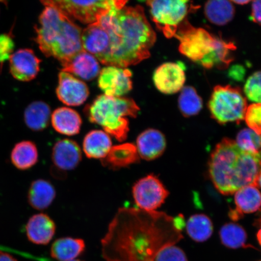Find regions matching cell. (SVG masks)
Here are the masks:
<instances>
[{"instance_id": "obj_1", "label": "cell", "mask_w": 261, "mask_h": 261, "mask_svg": "<svg viewBox=\"0 0 261 261\" xmlns=\"http://www.w3.org/2000/svg\"><path fill=\"white\" fill-rule=\"evenodd\" d=\"M185 226L180 215L120 208L101 241L102 257L106 261H154L162 248L181 239Z\"/></svg>"}, {"instance_id": "obj_2", "label": "cell", "mask_w": 261, "mask_h": 261, "mask_svg": "<svg viewBox=\"0 0 261 261\" xmlns=\"http://www.w3.org/2000/svg\"><path fill=\"white\" fill-rule=\"evenodd\" d=\"M126 3L114 1L97 21L109 36V47L98 59L107 66L126 68L140 63L150 57V49L156 41L142 6L128 7Z\"/></svg>"}, {"instance_id": "obj_3", "label": "cell", "mask_w": 261, "mask_h": 261, "mask_svg": "<svg viewBox=\"0 0 261 261\" xmlns=\"http://www.w3.org/2000/svg\"><path fill=\"white\" fill-rule=\"evenodd\" d=\"M260 171L261 151H246L228 138L215 146L208 162L210 178L223 195L233 194L247 186H255Z\"/></svg>"}, {"instance_id": "obj_4", "label": "cell", "mask_w": 261, "mask_h": 261, "mask_svg": "<svg viewBox=\"0 0 261 261\" xmlns=\"http://www.w3.org/2000/svg\"><path fill=\"white\" fill-rule=\"evenodd\" d=\"M35 28V40L45 57L61 63L83 50L82 30L70 18L56 8L44 5Z\"/></svg>"}, {"instance_id": "obj_5", "label": "cell", "mask_w": 261, "mask_h": 261, "mask_svg": "<svg viewBox=\"0 0 261 261\" xmlns=\"http://www.w3.org/2000/svg\"><path fill=\"white\" fill-rule=\"evenodd\" d=\"M91 122L102 127L105 132L122 142L129 130L127 117L135 118L140 111L135 101L127 97H117L102 94L87 109Z\"/></svg>"}, {"instance_id": "obj_6", "label": "cell", "mask_w": 261, "mask_h": 261, "mask_svg": "<svg viewBox=\"0 0 261 261\" xmlns=\"http://www.w3.org/2000/svg\"><path fill=\"white\" fill-rule=\"evenodd\" d=\"M208 107L213 119L225 124L239 123L244 120L248 106L246 97L239 88L218 86L214 88Z\"/></svg>"}, {"instance_id": "obj_7", "label": "cell", "mask_w": 261, "mask_h": 261, "mask_svg": "<svg viewBox=\"0 0 261 261\" xmlns=\"http://www.w3.org/2000/svg\"><path fill=\"white\" fill-rule=\"evenodd\" d=\"M175 37L179 42V52L200 64L211 56L222 40L203 28L193 27L187 20L179 28Z\"/></svg>"}, {"instance_id": "obj_8", "label": "cell", "mask_w": 261, "mask_h": 261, "mask_svg": "<svg viewBox=\"0 0 261 261\" xmlns=\"http://www.w3.org/2000/svg\"><path fill=\"white\" fill-rule=\"evenodd\" d=\"M152 21L166 38L175 37L189 13L198 8L184 0H154L146 2Z\"/></svg>"}, {"instance_id": "obj_9", "label": "cell", "mask_w": 261, "mask_h": 261, "mask_svg": "<svg viewBox=\"0 0 261 261\" xmlns=\"http://www.w3.org/2000/svg\"><path fill=\"white\" fill-rule=\"evenodd\" d=\"M114 0L102 1H71L48 0L42 1L44 5H50L60 10L68 18L71 17L89 25L96 22L100 16L109 11Z\"/></svg>"}, {"instance_id": "obj_10", "label": "cell", "mask_w": 261, "mask_h": 261, "mask_svg": "<svg viewBox=\"0 0 261 261\" xmlns=\"http://www.w3.org/2000/svg\"><path fill=\"white\" fill-rule=\"evenodd\" d=\"M133 197L139 210L154 212L164 204L169 194L162 182L155 175L149 174L134 185Z\"/></svg>"}, {"instance_id": "obj_11", "label": "cell", "mask_w": 261, "mask_h": 261, "mask_svg": "<svg viewBox=\"0 0 261 261\" xmlns=\"http://www.w3.org/2000/svg\"><path fill=\"white\" fill-rule=\"evenodd\" d=\"M132 77L128 68L107 66L100 71L98 85L105 95L120 97L132 90Z\"/></svg>"}, {"instance_id": "obj_12", "label": "cell", "mask_w": 261, "mask_h": 261, "mask_svg": "<svg viewBox=\"0 0 261 261\" xmlns=\"http://www.w3.org/2000/svg\"><path fill=\"white\" fill-rule=\"evenodd\" d=\"M54 174H63L76 169L82 161V151L74 140L65 139L55 143L51 152Z\"/></svg>"}, {"instance_id": "obj_13", "label": "cell", "mask_w": 261, "mask_h": 261, "mask_svg": "<svg viewBox=\"0 0 261 261\" xmlns=\"http://www.w3.org/2000/svg\"><path fill=\"white\" fill-rule=\"evenodd\" d=\"M153 80L161 92L167 94L177 93L182 90L185 83V66L181 63L163 64L155 71Z\"/></svg>"}, {"instance_id": "obj_14", "label": "cell", "mask_w": 261, "mask_h": 261, "mask_svg": "<svg viewBox=\"0 0 261 261\" xmlns=\"http://www.w3.org/2000/svg\"><path fill=\"white\" fill-rule=\"evenodd\" d=\"M9 62L10 72L19 81H31L40 72L41 61L30 48L19 49L14 52Z\"/></svg>"}, {"instance_id": "obj_15", "label": "cell", "mask_w": 261, "mask_h": 261, "mask_svg": "<svg viewBox=\"0 0 261 261\" xmlns=\"http://www.w3.org/2000/svg\"><path fill=\"white\" fill-rule=\"evenodd\" d=\"M58 99L68 106H79L84 103L89 96V88L84 82L72 74L61 71L57 89Z\"/></svg>"}, {"instance_id": "obj_16", "label": "cell", "mask_w": 261, "mask_h": 261, "mask_svg": "<svg viewBox=\"0 0 261 261\" xmlns=\"http://www.w3.org/2000/svg\"><path fill=\"white\" fill-rule=\"evenodd\" d=\"M61 64L62 71L72 73L86 81L94 79L100 71L99 61L84 49Z\"/></svg>"}, {"instance_id": "obj_17", "label": "cell", "mask_w": 261, "mask_h": 261, "mask_svg": "<svg viewBox=\"0 0 261 261\" xmlns=\"http://www.w3.org/2000/svg\"><path fill=\"white\" fill-rule=\"evenodd\" d=\"M136 146L139 158L147 161H154L165 151L166 140L160 130L148 129L138 136Z\"/></svg>"}, {"instance_id": "obj_18", "label": "cell", "mask_w": 261, "mask_h": 261, "mask_svg": "<svg viewBox=\"0 0 261 261\" xmlns=\"http://www.w3.org/2000/svg\"><path fill=\"white\" fill-rule=\"evenodd\" d=\"M26 236L31 243L46 245L50 242L56 232V225L48 215L38 214L33 215L25 226Z\"/></svg>"}, {"instance_id": "obj_19", "label": "cell", "mask_w": 261, "mask_h": 261, "mask_svg": "<svg viewBox=\"0 0 261 261\" xmlns=\"http://www.w3.org/2000/svg\"><path fill=\"white\" fill-rule=\"evenodd\" d=\"M234 198L236 207L229 212L232 220H239L244 214L254 213L261 207V193L256 186L241 188L234 193Z\"/></svg>"}, {"instance_id": "obj_20", "label": "cell", "mask_w": 261, "mask_h": 261, "mask_svg": "<svg viewBox=\"0 0 261 261\" xmlns=\"http://www.w3.org/2000/svg\"><path fill=\"white\" fill-rule=\"evenodd\" d=\"M81 40L84 50L93 55L97 60L109 47V36L97 22L82 31Z\"/></svg>"}, {"instance_id": "obj_21", "label": "cell", "mask_w": 261, "mask_h": 261, "mask_svg": "<svg viewBox=\"0 0 261 261\" xmlns=\"http://www.w3.org/2000/svg\"><path fill=\"white\" fill-rule=\"evenodd\" d=\"M139 161L136 146L130 143L113 146L106 158L102 160L103 165L112 169L128 167Z\"/></svg>"}, {"instance_id": "obj_22", "label": "cell", "mask_w": 261, "mask_h": 261, "mask_svg": "<svg viewBox=\"0 0 261 261\" xmlns=\"http://www.w3.org/2000/svg\"><path fill=\"white\" fill-rule=\"evenodd\" d=\"M56 194V190L50 181L44 179H36L29 188L28 202L35 210L43 211L53 203Z\"/></svg>"}, {"instance_id": "obj_23", "label": "cell", "mask_w": 261, "mask_h": 261, "mask_svg": "<svg viewBox=\"0 0 261 261\" xmlns=\"http://www.w3.org/2000/svg\"><path fill=\"white\" fill-rule=\"evenodd\" d=\"M113 147L109 134L102 130H93L87 134L83 141V151L89 159H105Z\"/></svg>"}, {"instance_id": "obj_24", "label": "cell", "mask_w": 261, "mask_h": 261, "mask_svg": "<svg viewBox=\"0 0 261 261\" xmlns=\"http://www.w3.org/2000/svg\"><path fill=\"white\" fill-rule=\"evenodd\" d=\"M54 128L61 135L71 136L80 132L82 120L76 111L62 107L55 111L51 116Z\"/></svg>"}, {"instance_id": "obj_25", "label": "cell", "mask_w": 261, "mask_h": 261, "mask_svg": "<svg viewBox=\"0 0 261 261\" xmlns=\"http://www.w3.org/2000/svg\"><path fill=\"white\" fill-rule=\"evenodd\" d=\"M86 249L84 241L80 238H61L54 241L50 249L51 256L58 261L74 260Z\"/></svg>"}, {"instance_id": "obj_26", "label": "cell", "mask_w": 261, "mask_h": 261, "mask_svg": "<svg viewBox=\"0 0 261 261\" xmlns=\"http://www.w3.org/2000/svg\"><path fill=\"white\" fill-rule=\"evenodd\" d=\"M12 164L19 170L31 169L38 161V151L34 142L24 140L16 143L11 155Z\"/></svg>"}, {"instance_id": "obj_27", "label": "cell", "mask_w": 261, "mask_h": 261, "mask_svg": "<svg viewBox=\"0 0 261 261\" xmlns=\"http://www.w3.org/2000/svg\"><path fill=\"white\" fill-rule=\"evenodd\" d=\"M50 117V107L42 101L32 102L24 112L25 125L34 132H40L46 128Z\"/></svg>"}, {"instance_id": "obj_28", "label": "cell", "mask_w": 261, "mask_h": 261, "mask_svg": "<svg viewBox=\"0 0 261 261\" xmlns=\"http://www.w3.org/2000/svg\"><path fill=\"white\" fill-rule=\"evenodd\" d=\"M204 14L212 23L224 25L233 18L234 8L231 2L225 0L208 1L205 5Z\"/></svg>"}, {"instance_id": "obj_29", "label": "cell", "mask_w": 261, "mask_h": 261, "mask_svg": "<svg viewBox=\"0 0 261 261\" xmlns=\"http://www.w3.org/2000/svg\"><path fill=\"white\" fill-rule=\"evenodd\" d=\"M186 227L189 237L198 243L210 239L214 230L211 220L204 214L192 215L187 221Z\"/></svg>"}, {"instance_id": "obj_30", "label": "cell", "mask_w": 261, "mask_h": 261, "mask_svg": "<svg viewBox=\"0 0 261 261\" xmlns=\"http://www.w3.org/2000/svg\"><path fill=\"white\" fill-rule=\"evenodd\" d=\"M222 244L230 249L247 247V234L244 228L240 224L230 223L224 224L220 230Z\"/></svg>"}, {"instance_id": "obj_31", "label": "cell", "mask_w": 261, "mask_h": 261, "mask_svg": "<svg viewBox=\"0 0 261 261\" xmlns=\"http://www.w3.org/2000/svg\"><path fill=\"white\" fill-rule=\"evenodd\" d=\"M179 109L185 117L197 115L203 108V100L194 87L182 88L178 98Z\"/></svg>"}, {"instance_id": "obj_32", "label": "cell", "mask_w": 261, "mask_h": 261, "mask_svg": "<svg viewBox=\"0 0 261 261\" xmlns=\"http://www.w3.org/2000/svg\"><path fill=\"white\" fill-rule=\"evenodd\" d=\"M236 142L240 148L246 151H261V135L249 128L241 130L238 134Z\"/></svg>"}, {"instance_id": "obj_33", "label": "cell", "mask_w": 261, "mask_h": 261, "mask_svg": "<svg viewBox=\"0 0 261 261\" xmlns=\"http://www.w3.org/2000/svg\"><path fill=\"white\" fill-rule=\"evenodd\" d=\"M244 91L248 99L254 103H261V71L254 73L249 77Z\"/></svg>"}, {"instance_id": "obj_34", "label": "cell", "mask_w": 261, "mask_h": 261, "mask_svg": "<svg viewBox=\"0 0 261 261\" xmlns=\"http://www.w3.org/2000/svg\"><path fill=\"white\" fill-rule=\"evenodd\" d=\"M244 120L249 129L261 135V103H253L248 106Z\"/></svg>"}, {"instance_id": "obj_35", "label": "cell", "mask_w": 261, "mask_h": 261, "mask_svg": "<svg viewBox=\"0 0 261 261\" xmlns=\"http://www.w3.org/2000/svg\"><path fill=\"white\" fill-rule=\"evenodd\" d=\"M154 261H188L184 251L175 245L162 248L156 253Z\"/></svg>"}, {"instance_id": "obj_36", "label": "cell", "mask_w": 261, "mask_h": 261, "mask_svg": "<svg viewBox=\"0 0 261 261\" xmlns=\"http://www.w3.org/2000/svg\"><path fill=\"white\" fill-rule=\"evenodd\" d=\"M15 43L9 34L0 35V63L9 60L14 54Z\"/></svg>"}, {"instance_id": "obj_37", "label": "cell", "mask_w": 261, "mask_h": 261, "mask_svg": "<svg viewBox=\"0 0 261 261\" xmlns=\"http://www.w3.org/2000/svg\"><path fill=\"white\" fill-rule=\"evenodd\" d=\"M251 16L254 22L261 25V0H256L252 2Z\"/></svg>"}, {"instance_id": "obj_38", "label": "cell", "mask_w": 261, "mask_h": 261, "mask_svg": "<svg viewBox=\"0 0 261 261\" xmlns=\"http://www.w3.org/2000/svg\"><path fill=\"white\" fill-rule=\"evenodd\" d=\"M0 261H18V260L9 253L0 252Z\"/></svg>"}, {"instance_id": "obj_39", "label": "cell", "mask_w": 261, "mask_h": 261, "mask_svg": "<svg viewBox=\"0 0 261 261\" xmlns=\"http://www.w3.org/2000/svg\"><path fill=\"white\" fill-rule=\"evenodd\" d=\"M255 186L257 188H261V171L259 173L258 177L257 178Z\"/></svg>"}, {"instance_id": "obj_40", "label": "cell", "mask_w": 261, "mask_h": 261, "mask_svg": "<svg viewBox=\"0 0 261 261\" xmlns=\"http://www.w3.org/2000/svg\"><path fill=\"white\" fill-rule=\"evenodd\" d=\"M250 1H233L231 3H236L238 5H244L246 4H248V3H250Z\"/></svg>"}, {"instance_id": "obj_41", "label": "cell", "mask_w": 261, "mask_h": 261, "mask_svg": "<svg viewBox=\"0 0 261 261\" xmlns=\"http://www.w3.org/2000/svg\"><path fill=\"white\" fill-rule=\"evenodd\" d=\"M257 239L261 246V228L257 233Z\"/></svg>"}, {"instance_id": "obj_42", "label": "cell", "mask_w": 261, "mask_h": 261, "mask_svg": "<svg viewBox=\"0 0 261 261\" xmlns=\"http://www.w3.org/2000/svg\"><path fill=\"white\" fill-rule=\"evenodd\" d=\"M257 224H258L259 225V226H261V217H260V219L258 220V221H257Z\"/></svg>"}, {"instance_id": "obj_43", "label": "cell", "mask_w": 261, "mask_h": 261, "mask_svg": "<svg viewBox=\"0 0 261 261\" xmlns=\"http://www.w3.org/2000/svg\"><path fill=\"white\" fill-rule=\"evenodd\" d=\"M71 261H84V260H79V259H74V260H71Z\"/></svg>"}, {"instance_id": "obj_44", "label": "cell", "mask_w": 261, "mask_h": 261, "mask_svg": "<svg viewBox=\"0 0 261 261\" xmlns=\"http://www.w3.org/2000/svg\"><path fill=\"white\" fill-rule=\"evenodd\" d=\"M259 261H261V260H259Z\"/></svg>"}]
</instances>
